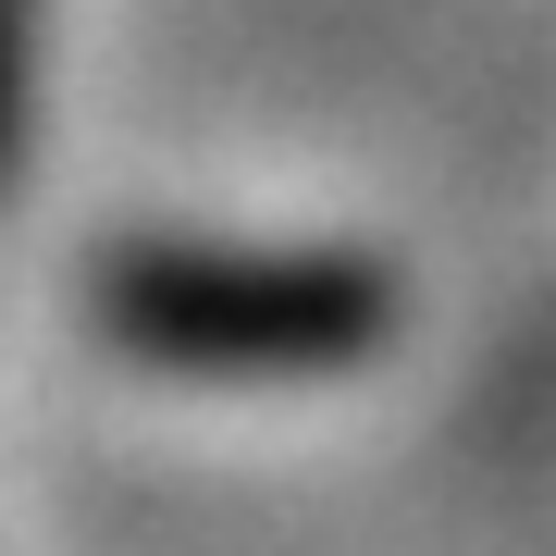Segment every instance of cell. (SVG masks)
Masks as SVG:
<instances>
[{
	"label": "cell",
	"mask_w": 556,
	"mask_h": 556,
	"mask_svg": "<svg viewBox=\"0 0 556 556\" xmlns=\"http://www.w3.org/2000/svg\"><path fill=\"white\" fill-rule=\"evenodd\" d=\"M112 358L174 383H334L396 334V273L358 248H236V236H124L87 273Z\"/></svg>",
	"instance_id": "1"
},
{
	"label": "cell",
	"mask_w": 556,
	"mask_h": 556,
	"mask_svg": "<svg viewBox=\"0 0 556 556\" xmlns=\"http://www.w3.org/2000/svg\"><path fill=\"white\" fill-rule=\"evenodd\" d=\"M25 137H38V0H0V199L25 174Z\"/></svg>",
	"instance_id": "2"
}]
</instances>
